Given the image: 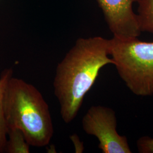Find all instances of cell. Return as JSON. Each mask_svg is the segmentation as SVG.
<instances>
[{
  "mask_svg": "<svg viewBox=\"0 0 153 153\" xmlns=\"http://www.w3.org/2000/svg\"><path fill=\"white\" fill-rule=\"evenodd\" d=\"M109 56V39L101 36L82 38L58 64L54 93L60 104L61 116L66 124L76 118L101 69L114 64Z\"/></svg>",
  "mask_w": 153,
  "mask_h": 153,
  "instance_id": "1",
  "label": "cell"
},
{
  "mask_svg": "<svg viewBox=\"0 0 153 153\" xmlns=\"http://www.w3.org/2000/svg\"><path fill=\"white\" fill-rule=\"evenodd\" d=\"M3 109L7 131L21 130L30 146L49 144L54 132L49 106L33 85L13 74L9 76L4 90Z\"/></svg>",
  "mask_w": 153,
  "mask_h": 153,
  "instance_id": "2",
  "label": "cell"
},
{
  "mask_svg": "<svg viewBox=\"0 0 153 153\" xmlns=\"http://www.w3.org/2000/svg\"><path fill=\"white\" fill-rule=\"evenodd\" d=\"M109 53L117 73L131 93L153 95V42L137 38L109 39Z\"/></svg>",
  "mask_w": 153,
  "mask_h": 153,
  "instance_id": "3",
  "label": "cell"
},
{
  "mask_svg": "<svg viewBox=\"0 0 153 153\" xmlns=\"http://www.w3.org/2000/svg\"><path fill=\"white\" fill-rule=\"evenodd\" d=\"M82 128L88 134L98 140L103 153H131L127 138L117 131V118L114 109L103 105L91 106L82 119Z\"/></svg>",
  "mask_w": 153,
  "mask_h": 153,
  "instance_id": "4",
  "label": "cell"
},
{
  "mask_svg": "<svg viewBox=\"0 0 153 153\" xmlns=\"http://www.w3.org/2000/svg\"><path fill=\"white\" fill-rule=\"evenodd\" d=\"M114 37L138 38L141 31L133 9L138 0H97Z\"/></svg>",
  "mask_w": 153,
  "mask_h": 153,
  "instance_id": "5",
  "label": "cell"
},
{
  "mask_svg": "<svg viewBox=\"0 0 153 153\" xmlns=\"http://www.w3.org/2000/svg\"><path fill=\"white\" fill-rule=\"evenodd\" d=\"M137 19L142 32L153 34V0H138Z\"/></svg>",
  "mask_w": 153,
  "mask_h": 153,
  "instance_id": "6",
  "label": "cell"
},
{
  "mask_svg": "<svg viewBox=\"0 0 153 153\" xmlns=\"http://www.w3.org/2000/svg\"><path fill=\"white\" fill-rule=\"evenodd\" d=\"M7 138L5 153H28L30 145L25 139L22 131L18 129L7 131Z\"/></svg>",
  "mask_w": 153,
  "mask_h": 153,
  "instance_id": "7",
  "label": "cell"
},
{
  "mask_svg": "<svg viewBox=\"0 0 153 153\" xmlns=\"http://www.w3.org/2000/svg\"><path fill=\"white\" fill-rule=\"evenodd\" d=\"M12 74L13 70L7 69L2 71L0 76V153H5L7 138V129L3 109L4 90L6 82Z\"/></svg>",
  "mask_w": 153,
  "mask_h": 153,
  "instance_id": "8",
  "label": "cell"
},
{
  "mask_svg": "<svg viewBox=\"0 0 153 153\" xmlns=\"http://www.w3.org/2000/svg\"><path fill=\"white\" fill-rule=\"evenodd\" d=\"M137 146L140 153H153V138L143 136L137 140Z\"/></svg>",
  "mask_w": 153,
  "mask_h": 153,
  "instance_id": "9",
  "label": "cell"
},
{
  "mask_svg": "<svg viewBox=\"0 0 153 153\" xmlns=\"http://www.w3.org/2000/svg\"><path fill=\"white\" fill-rule=\"evenodd\" d=\"M71 138L74 144L76 153H82L84 148L83 145V142L80 141L79 137L76 134H74L73 136H71Z\"/></svg>",
  "mask_w": 153,
  "mask_h": 153,
  "instance_id": "10",
  "label": "cell"
}]
</instances>
